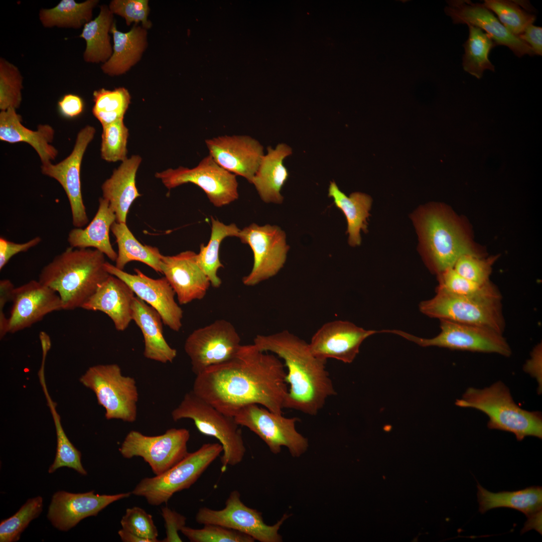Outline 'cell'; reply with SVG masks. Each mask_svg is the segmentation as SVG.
<instances>
[{
    "instance_id": "6da1fadb",
    "label": "cell",
    "mask_w": 542,
    "mask_h": 542,
    "mask_svg": "<svg viewBox=\"0 0 542 542\" xmlns=\"http://www.w3.org/2000/svg\"><path fill=\"white\" fill-rule=\"evenodd\" d=\"M284 366L275 354L241 345L230 359L196 375L192 390L229 416L251 404L282 415L289 389Z\"/></svg>"
},
{
    "instance_id": "7a4b0ae2",
    "label": "cell",
    "mask_w": 542,
    "mask_h": 542,
    "mask_svg": "<svg viewBox=\"0 0 542 542\" xmlns=\"http://www.w3.org/2000/svg\"><path fill=\"white\" fill-rule=\"evenodd\" d=\"M253 344L262 351L282 358L288 368L289 384L284 408L315 416L327 399L336 394L326 369V360L316 356L309 343L284 330L269 335H257Z\"/></svg>"
},
{
    "instance_id": "3957f363",
    "label": "cell",
    "mask_w": 542,
    "mask_h": 542,
    "mask_svg": "<svg viewBox=\"0 0 542 542\" xmlns=\"http://www.w3.org/2000/svg\"><path fill=\"white\" fill-rule=\"evenodd\" d=\"M96 249L67 247L42 269L39 281L59 296L63 310L82 307L110 275Z\"/></svg>"
},
{
    "instance_id": "277c9868",
    "label": "cell",
    "mask_w": 542,
    "mask_h": 542,
    "mask_svg": "<svg viewBox=\"0 0 542 542\" xmlns=\"http://www.w3.org/2000/svg\"><path fill=\"white\" fill-rule=\"evenodd\" d=\"M414 220L426 263L438 275L453 268L464 254L481 256L463 225L443 206L424 208Z\"/></svg>"
},
{
    "instance_id": "5b68a950",
    "label": "cell",
    "mask_w": 542,
    "mask_h": 542,
    "mask_svg": "<svg viewBox=\"0 0 542 542\" xmlns=\"http://www.w3.org/2000/svg\"><path fill=\"white\" fill-rule=\"evenodd\" d=\"M455 404L478 410L487 416V427L513 433L518 441L526 437L542 438V415L521 409L501 381L483 389L469 387Z\"/></svg>"
},
{
    "instance_id": "8992f818",
    "label": "cell",
    "mask_w": 542,
    "mask_h": 542,
    "mask_svg": "<svg viewBox=\"0 0 542 542\" xmlns=\"http://www.w3.org/2000/svg\"><path fill=\"white\" fill-rule=\"evenodd\" d=\"M171 416L174 421L192 420L200 433L219 441L223 448L220 458L222 473L228 466H235L242 461L246 448L240 426L234 418L219 411L192 390L185 394Z\"/></svg>"
},
{
    "instance_id": "52a82bcc",
    "label": "cell",
    "mask_w": 542,
    "mask_h": 542,
    "mask_svg": "<svg viewBox=\"0 0 542 542\" xmlns=\"http://www.w3.org/2000/svg\"><path fill=\"white\" fill-rule=\"evenodd\" d=\"M223 452L220 443H206L164 473L143 479L131 494L152 505L166 503L176 492L189 488Z\"/></svg>"
},
{
    "instance_id": "ba28073f",
    "label": "cell",
    "mask_w": 542,
    "mask_h": 542,
    "mask_svg": "<svg viewBox=\"0 0 542 542\" xmlns=\"http://www.w3.org/2000/svg\"><path fill=\"white\" fill-rule=\"evenodd\" d=\"M79 380L94 392L98 403L105 410L107 420L136 421L139 399L136 381L133 377L123 375L118 365L91 366Z\"/></svg>"
},
{
    "instance_id": "9c48e42d",
    "label": "cell",
    "mask_w": 542,
    "mask_h": 542,
    "mask_svg": "<svg viewBox=\"0 0 542 542\" xmlns=\"http://www.w3.org/2000/svg\"><path fill=\"white\" fill-rule=\"evenodd\" d=\"M420 311L431 318L488 328L502 334L505 323L501 300L457 296L440 289L432 299L422 302Z\"/></svg>"
},
{
    "instance_id": "30bf717a",
    "label": "cell",
    "mask_w": 542,
    "mask_h": 542,
    "mask_svg": "<svg viewBox=\"0 0 542 542\" xmlns=\"http://www.w3.org/2000/svg\"><path fill=\"white\" fill-rule=\"evenodd\" d=\"M441 332L429 339L422 338L399 330H386L422 347L437 346L452 350L497 353L505 357L511 349L502 334L488 328L440 320Z\"/></svg>"
},
{
    "instance_id": "8fae6325",
    "label": "cell",
    "mask_w": 542,
    "mask_h": 542,
    "mask_svg": "<svg viewBox=\"0 0 542 542\" xmlns=\"http://www.w3.org/2000/svg\"><path fill=\"white\" fill-rule=\"evenodd\" d=\"M155 177L169 189L189 183L196 185L217 207L229 204L239 196L236 175L220 166L209 154L193 168H169L156 173Z\"/></svg>"
},
{
    "instance_id": "7c38bea8",
    "label": "cell",
    "mask_w": 542,
    "mask_h": 542,
    "mask_svg": "<svg viewBox=\"0 0 542 542\" xmlns=\"http://www.w3.org/2000/svg\"><path fill=\"white\" fill-rule=\"evenodd\" d=\"M190 436L185 428H171L157 436H147L132 430L126 436L119 451L126 459L141 457L155 475H160L178 463L188 454Z\"/></svg>"
},
{
    "instance_id": "4fadbf2b",
    "label": "cell",
    "mask_w": 542,
    "mask_h": 542,
    "mask_svg": "<svg viewBox=\"0 0 542 542\" xmlns=\"http://www.w3.org/2000/svg\"><path fill=\"white\" fill-rule=\"evenodd\" d=\"M234 418L241 427H245L257 435L274 454L286 447L294 457H299L308 447L307 439L296 430L297 417L286 418L258 404H251L241 408Z\"/></svg>"
},
{
    "instance_id": "5bb4252c",
    "label": "cell",
    "mask_w": 542,
    "mask_h": 542,
    "mask_svg": "<svg viewBox=\"0 0 542 542\" xmlns=\"http://www.w3.org/2000/svg\"><path fill=\"white\" fill-rule=\"evenodd\" d=\"M238 238L249 245L253 253L252 269L242 278L244 285L255 286L275 276L283 267L290 247L285 232L278 226L252 223L240 230Z\"/></svg>"
},
{
    "instance_id": "9a60e30c",
    "label": "cell",
    "mask_w": 542,
    "mask_h": 542,
    "mask_svg": "<svg viewBox=\"0 0 542 542\" xmlns=\"http://www.w3.org/2000/svg\"><path fill=\"white\" fill-rule=\"evenodd\" d=\"M240 342L232 324L218 319L190 333L185 342L184 350L190 359L192 371L197 375L232 357L240 347Z\"/></svg>"
},
{
    "instance_id": "2e32d148",
    "label": "cell",
    "mask_w": 542,
    "mask_h": 542,
    "mask_svg": "<svg viewBox=\"0 0 542 542\" xmlns=\"http://www.w3.org/2000/svg\"><path fill=\"white\" fill-rule=\"evenodd\" d=\"M289 517L284 514L273 525L265 524L261 513L245 505L240 499L237 490L231 491L221 510L206 507L200 508L195 519L201 524L221 525L245 533L260 542H280L282 538L278 531L283 522Z\"/></svg>"
},
{
    "instance_id": "e0dca14e",
    "label": "cell",
    "mask_w": 542,
    "mask_h": 542,
    "mask_svg": "<svg viewBox=\"0 0 542 542\" xmlns=\"http://www.w3.org/2000/svg\"><path fill=\"white\" fill-rule=\"evenodd\" d=\"M95 128L86 125L78 133L70 154L58 164L42 165L41 172L55 179L64 190L69 202L72 224L82 228L88 222L81 189L80 168L86 149L94 138Z\"/></svg>"
},
{
    "instance_id": "ac0fdd59",
    "label": "cell",
    "mask_w": 542,
    "mask_h": 542,
    "mask_svg": "<svg viewBox=\"0 0 542 542\" xmlns=\"http://www.w3.org/2000/svg\"><path fill=\"white\" fill-rule=\"evenodd\" d=\"M106 270L126 283L137 297L155 309L163 323L173 331L178 332L182 326L183 310L175 300V293L164 277L154 279L134 268L130 274L106 261Z\"/></svg>"
},
{
    "instance_id": "d6986e66",
    "label": "cell",
    "mask_w": 542,
    "mask_h": 542,
    "mask_svg": "<svg viewBox=\"0 0 542 542\" xmlns=\"http://www.w3.org/2000/svg\"><path fill=\"white\" fill-rule=\"evenodd\" d=\"M378 332L380 331L366 330L349 321L334 320L319 328L309 345L313 354L321 359L332 358L350 363L358 354L362 342Z\"/></svg>"
},
{
    "instance_id": "ffe728a7",
    "label": "cell",
    "mask_w": 542,
    "mask_h": 542,
    "mask_svg": "<svg viewBox=\"0 0 542 542\" xmlns=\"http://www.w3.org/2000/svg\"><path fill=\"white\" fill-rule=\"evenodd\" d=\"M8 318V333H15L42 320L47 314L63 310L58 294L39 280L15 288Z\"/></svg>"
},
{
    "instance_id": "44dd1931",
    "label": "cell",
    "mask_w": 542,
    "mask_h": 542,
    "mask_svg": "<svg viewBox=\"0 0 542 542\" xmlns=\"http://www.w3.org/2000/svg\"><path fill=\"white\" fill-rule=\"evenodd\" d=\"M205 142L217 164L251 184L264 156L263 146L257 140L248 135H224Z\"/></svg>"
},
{
    "instance_id": "7402d4cb",
    "label": "cell",
    "mask_w": 542,
    "mask_h": 542,
    "mask_svg": "<svg viewBox=\"0 0 542 542\" xmlns=\"http://www.w3.org/2000/svg\"><path fill=\"white\" fill-rule=\"evenodd\" d=\"M130 494L131 492L99 495L93 491L79 493L57 491L52 497L47 517L55 528L67 531L84 518L96 516L111 503Z\"/></svg>"
},
{
    "instance_id": "603a6c76",
    "label": "cell",
    "mask_w": 542,
    "mask_h": 542,
    "mask_svg": "<svg viewBox=\"0 0 542 542\" xmlns=\"http://www.w3.org/2000/svg\"><path fill=\"white\" fill-rule=\"evenodd\" d=\"M161 269V274L171 286L180 305L203 299L211 286L199 264L197 253L191 250L175 255H163Z\"/></svg>"
},
{
    "instance_id": "cb8c5ba5",
    "label": "cell",
    "mask_w": 542,
    "mask_h": 542,
    "mask_svg": "<svg viewBox=\"0 0 542 542\" xmlns=\"http://www.w3.org/2000/svg\"><path fill=\"white\" fill-rule=\"evenodd\" d=\"M446 10L454 23L476 26L490 35L496 45L508 47L520 57L534 54L531 48L518 37L511 34L483 4L469 0L451 1Z\"/></svg>"
},
{
    "instance_id": "d4e9b609",
    "label": "cell",
    "mask_w": 542,
    "mask_h": 542,
    "mask_svg": "<svg viewBox=\"0 0 542 542\" xmlns=\"http://www.w3.org/2000/svg\"><path fill=\"white\" fill-rule=\"evenodd\" d=\"M134 295L126 283L110 275L81 308L105 313L111 319L116 330L123 331L132 321Z\"/></svg>"
},
{
    "instance_id": "484cf974",
    "label": "cell",
    "mask_w": 542,
    "mask_h": 542,
    "mask_svg": "<svg viewBox=\"0 0 542 542\" xmlns=\"http://www.w3.org/2000/svg\"><path fill=\"white\" fill-rule=\"evenodd\" d=\"M21 116L16 109L9 108L0 112V140L10 144L24 142L29 144L38 154L42 165L51 163L58 150L51 144L55 131L49 124H39L36 130L22 123Z\"/></svg>"
},
{
    "instance_id": "4316f807",
    "label": "cell",
    "mask_w": 542,
    "mask_h": 542,
    "mask_svg": "<svg viewBox=\"0 0 542 542\" xmlns=\"http://www.w3.org/2000/svg\"><path fill=\"white\" fill-rule=\"evenodd\" d=\"M142 162L133 155L122 162L101 186L102 198L107 200L116 216V222L126 223L133 202L141 196L136 186V174Z\"/></svg>"
},
{
    "instance_id": "83f0119b",
    "label": "cell",
    "mask_w": 542,
    "mask_h": 542,
    "mask_svg": "<svg viewBox=\"0 0 542 542\" xmlns=\"http://www.w3.org/2000/svg\"><path fill=\"white\" fill-rule=\"evenodd\" d=\"M132 321L141 330L144 340V356L163 363H172L177 350L166 341L163 332V321L153 307L137 296L132 305Z\"/></svg>"
},
{
    "instance_id": "f1b7e54d",
    "label": "cell",
    "mask_w": 542,
    "mask_h": 542,
    "mask_svg": "<svg viewBox=\"0 0 542 542\" xmlns=\"http://www.w3.org/2000/svg\"><path fill=\"white\" fill-rule=\"evenodd\" d=\"M292 154L291 147L284 143L279 144L275 149L267 148V153L262 158L251 182L263 202L278 204L283 202L281 191L289 176L283 162Z\"/></svg>"
},
{
    "instance_id": "f546056e",
    "label": "cell",
    "mask_w": 542,
    "mask_h": 542,
    "mask_svg": "<svg viewBox=\"0 0 542 542\" xmlns=\"http://www.w3.org/2000/svg\"><path fill=\"white\" fill-rule=\"evenodd\" d=\"M115 221L116 216L108 201L100 197L97 211L91 222L84 228L75 227L71 229L67 241L73 248H94L111 261H115L117 253L111 244L109 235L111 226Z\"/></svg>"
},
{
    "instance_id": "4dcf8cb0",
    "label": "cell",
    "mask_w": 542,
    "mask_h": 542,
    "mask_svg": "<svg viewBox=\"0 0 542 542\" xmlns=\"http://www.w3.org/2000/svg\"><path fill=\"white\" fill-rule=\"evenodd\" d=\"M110 33L113 36V52L101 69L109 76L119 75L140 60L147 46V32L143 27L134 25L129 32H121L117 30L114 22Z\"/></svg>"
},
{
    "instance_id": "1f68e13d",
    "label": "cell",
    "mask_w": 542,
    "mask_h": 542,
    "mask_svg": "<svg viewBox=\"0 0 542 542\" xmlns=\"http://www.w3.org/2000/svg\"><path fill=\"white\" fill-rule=\"evenodd\" d=\"M328 196L333 199L335 205L346 217L349 244L352 246L359 245L361 241L360 231L367 232V219L370 215L369 212L372 204L371 197L358 192L347 196L334 181L330 182Z\"/></svg>"
},
{
    "instance_id": "d6a6232c",
    "label": "cell",
    "mask_w": 542,
    "mask_h": 542,
    "mask_svg": "<svg viewBox=\"0 0 542 542\" xmlns=\"http://www.w3.org/2000/svg\"><path fill=\"white\" fill-rule=\"evenodd\" d=\"M477 498L479 511L485 513L496 508L507 507L521 511L529 517L541 510L542 488L531 486L514 491L490 492L479 483Z\"/></svg>"
},
{
    "instance_id": "836d02e7",
    "label": "cell",
    "mask_w": 542,
    "mask_h": 542,
    "mask_svg": "<svg viewBox=\"0 0 542 542\" xmlns=\"http://www.w3.org/2000/svg\"><path fill=\"white\" fill-rule=\"evenodd\" d=\"M113 18L109 7L102 5L98 16L83 26L79 37L86 42L83 55L86 62L104 63L112 55L113 48L109 33L114 23Z\"/></svg>"
},
{
    "instance_id": "e575fe53",
    "label": "cell",
    "mask_w": 542,
    "mask_h": 542,
    "mask_svg": "<svg viewBox=\"0 0 542 542\" xmlns=\"http://www.w3.org/2000/svg\"><path fill=\"white\" fill-rule=\"evenodd\" d=\"M118 246L117 257L114 265L123 270L129 262H142L161 273V260L162 254L159 249L148 245H143L134 237L126 223L115 221L110 228Z\"/></svg>"
},
{
    "instance_id": "d590c367",
    "label": "cell",
    "mask_w": 542,
    "mask_h": 542,
    "mask_svg": "<svg viewBox=\"0 0 542 542\" xmlns=\"http://www.w3.org/2000/svg\"><path fill=\"white\" fill-rule=\"evenodd\" d=\"M211 232L206 245L201 244L197 253V260L200 267L209 278L211 285L215 288L220 287L222 281L217 275L220 268L224 267L219 259V252L222 240L227 237H238L240 230L234 223L229 225L211 217Z\"/></svg>"
},
{
    "instance_id": "8d00e7d4",
    "label": "cell",
    "mask_w": 542,
    "mask_h": 542,
    "mask_svg": "<svg viewBox=\"0 0 542 542\" xmlns=\"http://www.w3.org/2000/svg\"><path fill=\"white\" fill-rule=\"evenodd\" d=\"M98 1L61 0L54 7L40 11L39 19L44 27L78 29L92 20V11Z\"/></svg>"
},
{
    "instance_id": "74e56055",
    "label": "cell",
    "mask_w": 542,
    "mask_h": 542,
    "mask_svg": "<svg viewBox=\"0 0 542 542\" xmlns=\"http://www.w3.org/2000/svg\"><path fill=\"white\" fill-rule=\"evenodd\" d=\"M467 25L469 34L463 45V67L465 71L480 79L485 70H495L489 59V54L496 45L490 35L476 26Z\"/></svg>"
},
{
    "instance_id": "f35d334b",
    "label": "cell",
    "mask_w": 542,
    "mask_h": 542,
    "mask_svg": "<svg viewBox=\"0 0 542 542\" xmlns=\"http://www.w3.org/2000/svg\"><path fill=\"white\" fill-rule=\"evenodd\" d=\"M93 96L92 113L102 126L123 119L131 99L126 88L119 87L112 90L101 88L94 91Z\"/></svg>"
},
{
    "instance_id": "ab89813d",
    "label": "cell",
    "mask_w": 542,
    "mask_h": 542,
    "mask_svg": "<svg viewBox=\"0 0 542 542\" xmlns=\"http://www.w3.org/2000/svg\"><path fill=\"white\" fill-rule=\"evenodd\" d=\"M437 288L457 296L475 299L501 300V296L495 286L490 282L479 284L458 274L454 268L438 275Z\"/></svg>"
},
{
    "instance_id": "60d3db41",
    "label": "cell",
    "mask_w": 542,
    "mask_h": 542,
    "mask_svg": "<svg viewBox=\"0 0 542 542\" xmlns=\"http://www.w3.org/2000/svg\"><path fill=\"white\" fill-rule=\"evenodd\" d=\"M42 386L52 414L57 435L56 456L54 462L49 468L48 472L52 473L60 468L67 467L75 470L82 475H86L87 471L81 462V452L74 446L66 436L61 425L60 416L56 412L55 403L49 395L45 383Z\"/></svg>"
},
{
    "instance_id": "b9f144b4",
    "label": "cell",
    "mask_w": 542,
    "mask_h": 542,
    "mask_svg": "<svg viewBox=\"0 0 542 542\" xmlns=\"http://www.w3.org/2000/svg\"><path fill=\"white\" fill-rule=\"evenodd\" d=\"M43 498L38 496L28 499L13 516L0 523V541L19 540L22 532L30 522L39 516L43 509Z\"/></svg>"
},
{
    "instance_id": "7bdbcfd3",
    "label": "cell",
    "mask_w": 542,
    "mask_h": 542,
    "mask_svg": "<svg viewBox=\"0 0 542 542\" xmlns=\"http://www.w3.org/2000/svg\"><path fill=\"white\" fill-rule=\"evenodd\" d=\"M483 5L495 13L500 23L513 35L518 37L535 20L534 15L522 9L515 3L505 0H485Z\"/></svg>"
},
{
    "instance_id": "ee69618b",
    "label": "cell",
    "mask_w": 542,
    "mask_h": 542,
    "mask_svg": "<svg viewBox=\"0 0 542 542\" xmlns=\"http://www.w3.org/2000/svg\"><path fill=\"white\" fill-rule=\"evenodd\" d=\"M102 126L100 153L101 158L108 162L121 161L127 159V144L128 129L123 119H120Z\"/></svg>"
},
{
    "instance_id": "f6af8a7d",
    "label": "cell",
    "mask_w": 542,
    "mask_h": 542,
    "mask_svg": "<svg viewBox=\"0 0 542 542\" xmlns=\"http://www.w3.org/2000/svg\"><path fill=\"white\" fill-rule=\"evenodd\" d=\"M23 77L18 68L0 59V109L18 108L22 102Z\"/></svg>"
},
{
    "instance_id": "bcb514c9",
    "label": "cell",
    "mask_w": 542,
    "mask_h": 542,
    "mask_svg": "<svg viewBox=\"0 0 542 542\" xmlns=\"http://www.w3.org/2000/svg\"><path fill=\"white\" fill-rule=\"evenodd\" d=\"M182 533L192 542H254L250 536L221 525L205 524L200 529L184 526Z\"/></svg>"
},
{
    "instance_id": "7dc6e473",
    "label": "cell",
    "mask_w": 542,
    "mask_h": 542,
    "mask_svg": "<svg viewBox=\"0 0 542 542\" xmlns=\"http://www.w3.org/2000/svg\"><path fill=\"white\" fill-rule=\"evenodd\" d=\"M497 256L483 258L481 256L464 254L457 260L453 268L463 277L479 284L489 282L492 266Z\"/></svg>"
},
{
    "instance_id": "c3c4849f",
    "label": "cell",
    "mask_w": 542,
    "mask_h": 542,
    "mask_svg": "<svg viewBox=\"0 0 542 542\" xmlns=\"http://www.w3.org/2000/svg\"><path fill=\"white\" fill-rule=\"evenodd\" d=\"M120 524L122 528L150 542H158V531L152 516L144 509L134 506L126 509Z\"/></svg>"
},
{
    "instance_id": "681fc988",
    "label": "cell",
    "mask_w": 542,
    "mask_h": 542,
    "mask_svg": "<svg viewBox=\"0 0 542 542\" xmlns=\"http://www.w3.org/2000/svg\"><path fill=\"white\" fill-rule=\"evenodd\" d=\"M148 4V0H113L108 7L113 14L124 18L127 26L133 22H142L143 27L147 29L152 26L148 20L150 11Z\"/></svg>"
},
{
    "instance_id": "f907efd6",
    "label": "cell",
    "mask_w": 542,
    "mask_h": 542,
    "mask_svg": "<svg viewBox=\"0 0 542 542\" xmlns=\"http://www.w3.org/2000/svg\"><path fill=\"white\" fill-rule=\"evenodd\" d=\"M162 515L165 520L166 536L164 542H181L178 531L185 526L186 518L168 507L162 508Z\"/></svg>"
},
{
    "instance_id": "816d5d0a",
    "label": "cell",
    "mask_w": 542,
    "mask_h": 542,
    "mask_svg": "<svg viewBox=\"0 0 542 542\" xmlns=\"http://www.w3.org/2000/svg\"><path fill=\"white\" fill-rule=\"evenodd\" d=\"M40 237L36 236L25 243H16L2 237L0 238V270L7 264L15 255L27 251L41 241Z\"/></svg>"
},
{
    "instance_id": "f5cc1de1",
    "label": "cell",
    "mask_w": 542,
    "mask_h": 542,
    "mask_svg": "<svg viewBox=\"0 0 542 542\" xmlns=\"http://www.w3.org/2000/svg\"><path fill=\"white\" fill-rule=\"evenodd\" d=\"M15 287L11 281L8 279L0 281V338L3 339L8 333V318L4 314V309L6 304L12 301L13 291Z\"/></svg>"
},
{
    "instance_id": "db71d44e",
    "label": "cell",
    "mask_w": 542,
    "mask_h": 542,
    "mask_svg": "<svg viewBox=\"0 0 542 542\" xmlns=\"http://www.w3.org/2000/svg\"><path fill=\"white\" fill-rule=\"evenodd\" d=\"M58 109L62 115L73 118L80 114L84 108L82 98L78 95L67 94L58 102Z\"/></svg>"
},
{
    "instance_id": "11a10c76",
    "label": "cell",
    "mask_w": 542,
    "mask_h": 542,
    "mask_svg": "<svg viewBox=\"0 0 542 542\" xmlns=\"http://www.w3.org/2000/svg\"><path fill=\"white\" fill-rule=\"evenodd\" d=\"M518 38L528 45L532 49L534 54L541 55L542 54V28L534 26L528 25Z\"/></svg>"
},
{
    "instance_id": "9f6ffc18",
    "label": "cell",
    "mask_w": 542,
    "mask_h": 542,
    "mask_svg": "<svg viewBox=\"0 0 542 542\" xmlns=\"http://www.w3.org/2000/svg\"><path fill=\"white\" fill-rule=\"evenodd\" d=\"M524 370L536 377L541 387V344H539L533 349L530 358L527 361ZM539 386V387H540Z\"/></svg>"
},
{
    "instance_id": "6f0895ef",
    "label": "cell",
    "mask_w": 542,
    "mask_h": 542,
    "mask_svg": "<svg viewBox=\"0 0 542 542\" xmlns=\"http://www.w3.org/2000/svg\"><path fill=\"white\" fill-rule=\"evenodd\" d=\"M528 518H529L530 519L527 520V522L525 523L524 529H525L526 530H527L531 528H534L538 532L541 533V510Z\"/></svg>"
},
{
    "instance_id": "680465c9",
    "label": "cell",
    "mask_w": 542,
    "mask_h": 542,
    "mask_svg": "<svg viewBox=\"0 0 542 542\" xmlns=\"http://www.w3.org/2000/svg\"><path fill=\"white\" fill-rule=\"evenodd\" d=\"M121 540L124 542H150L147 539L141 537L122 528L118 531Z\"/></svg>"
}]
</instances>
